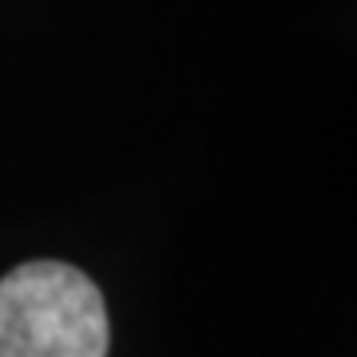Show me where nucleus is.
<instances>
[{
	"label": "nucleus",
	"instance_id": "f257e3e1",
	"mask_svg": "<svg viewBox=\"0 0 357 357\" xmlns=\"http://www.w3.org/2000/svg\"><path fill=\"white\" fill-rule=\"evenodd\" d=\"M100 286L68 262H24L0 278V357H107Z\"/></svg>",
	"mask_w": 357,
	"mask_h": 357
}]
</instances>
